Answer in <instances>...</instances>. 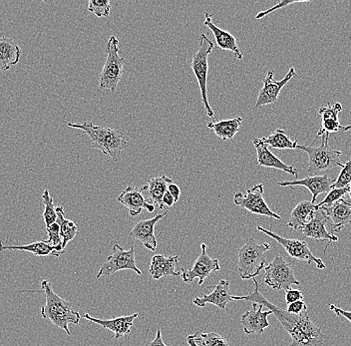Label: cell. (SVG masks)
Returning <instances> with one entry per match:
<instances>
[{"label":"cell","mask_w":351,"mask_h":346,"mask_svg":"<svg viewBox=\"0 0 351 346\" xmlns=\"http://www.w3.org/2000/svg\"><path fill=\"white\" fill-rule=\"evenodd\" d=\"M252 282L254 291L252 293L243 297L232 295V301H251L252 304H262L263 308L271 310L285 332L291 335V345L289 346H333L330 343L333 336L324 334L322 328H318L311 321L308 310L300 315L291 314L287 310L274 306L263 297L260 293V284L256 277L252 279Z\"/></svg>","instance_id":"obj_1"},{"label":"cell","mask_w":351,"mask_h":346,"mask_svg":"<svg viewBox=\"0 0 351 346\" xmlns=\"http://www.w3.org/2000/svg\"><path fill=\"white\" fill-rule=\"evenodd\" d=\"M71 128L79 129L89 136L92 148L104 155H109L114 162L120 161L123 151L129 146V140L122 132L108 127L96 126L86 122L83 124L68 123Z\"/></svg>","instance_id":"obj_2"},{"label":"cell","mask_w":351,"mask_h":346,"mask_svg":"<svg viewBox=\"0 0 351 346\" xmlns=\"http://www.w3.org/2000/svg\"><path fill=\"white\" fill-rule=\"evenodd\" d=\"M41 288L45 295V304L41 308L43 319L51 321L53 325L64 330L68 335L71 334L69 324L80 323V314L74 310L71 302L65 301L55 293L51 282L43 280Z\"/></svg>","instance_id":"obj_3"},{"label":"cell","mask_w":351,"mask_h":346,"mask_svg":"<svg viewBox=\"0 0 351 346\" xmlns=\"http://www.w3.org/2000/svg\"><path fill=\"white\" fill-rule=\"evenodd\" d=\"M271 249L267 243L258 244L254 238L247 242L238 251V271L241 280H252L258 277L265 269V254Z\"/></svg>","instance_id":"obj_4"},{"label":"cell","mask_w":351,"mask_h":346,"mask_svg":"<svg viewBox=\"0 0 351 346\" xmlns=\"http://www.w3.org/2000/svg\"><path fill=\"white\" fill-rule=\"evenodd\" d=\"M322 145L319 147L298 145V150L304 151L308 155V166H307V177L318 176L320 172L340 167V156L341 151L330 149L328 144L329 134L322 136Z\"/></svg>","instance_id":"obj_5"},{"label":"cell","mask_w":351,"mask_h":346,"mask_svg":"<svg viewBox=\"0 0 351 346\" xmlns=\"http://www.w3.org/2000/svg\"><path fill=\"white\" fill-rule=\"evenodd\" d=\"M214 43L208 39L206 34L199 35V50L193 55L192 68L195 76H196L199 89H201L202 102L205 107L206 113L210 118H214L215 112L210 107L208 99V56L214 49Z\"/></svg>","instance_id":"obj_6"},{"label":"cell","mask_w":351,"mask_h":346,"mask_svg":"<svg viewBox=\"0 0 351 346\" xmlns=\"http://www.w3.org/2000/svg\"><path fill=\"white\" fill-rule=\"evenodd\" d=\"M125 58L120 54L119 40L111 36L107 45V58L100 76V88L115 92L124 73Z\"/></svg>","instance_id":"obj_7"},{"label":"cell","mask_w":351,"mask_h":346,"mask_svg":"<svg viewBox=\"0 0 351 346\" xmlns=\"http://www.w3.org/2000/svg\"><path fill=\"white\" fill-rule=\"evenodd\" d=\"M265 284L274 291L291 290V286H300L295 271L291 264L285 262L280 255L276 256L273 262L265 267Z\"/></svg>","instance_id":"obj_8"},{"label":"cell","mask_w":351,"mask_h":346,"mask_svg":"<svg viewBox=\"0 0 351 346\" xmlns=\"http://www.w3.org/2000/svg\"><path fill=\"white\" fill-rule=\"evenodd\" d=\"M256 229H258V231L265 234V235L271 236L273 240L278 243L280 246L284 247L285 251H287L289 257L302 260V262H306V264H315V267H317L318 269H324L326 268L324 260L313 255V251L309 249L308 245H307L306 240H298V238L291 240V238H282V236L274 234V232H271V230L265 229V227H260V225H258Z\"/></svg>","instance_id":"obj_9"},{"label":"cell","mask_w":351,"mask_h":346,"mask_svg":"<svg viewBox=\"0 0 351 346\" xmlns=\"http://www.w3.org/2000/svg\"><path fill=\"white\" fill-rule=\"evenodd\" d=\"M120 271H133L138 275H142V271L136 266L134 244H132L129 251H125L119 245H115L113 247V253L107 258L106 262L99 269L97 279L101 277H109Z\"/></svg>","instance_id":"obj_10"},{"label":"cell","mask_w":351,"mask_h":346,"mask_svg":"<svg viewBox=\"0 0 351 346\" xmlns=\"http://www.w3.org/2000/svg\"><path fill=\"white\" fill-rule=\"evenodd\" d=\"M234 203L239 207L247 210L254 214L269 217V218L280 220V214L271 211L267 206V201L263 198V185L258 184L247 190V194L239 192L234 194Z\"/></svg>","instance_id":"obj_11"},{"label":"cell","mask_w":351,"mask_h":346,"mask_svg":"<svg viewBox=\"0 0 351 346\" xmlns=\"http://www.w3.org/2000/svg\"><path fill=\"white\" fill-rule=\"evenodd\" d=\"M202 253L195 262L194 267L191 269H181L182 280L186 284H191L195 280H199V286H202L213 273L221 269L219 260L212 258L207 253V245H201Z\"/></svg>","instance_id":"obj_12"},{"label":"cell","mask_w":351,"mask_h":346,"mask_svg":"<svg viewBox=\"0 0 351 346\" xmlns=\"http://www.w3.org/2000/svg\"><path fill=\"white\" fill-rule=\"evenodd\" d=\"M273 70L267 72V76L263 79V87L260 90L258 100L256 103V108L265 106V105L276 104L282 88L291 80V79L298 77L295 69L291 67L287 72V75L282 80L276 81L274 77Z\"/></svg>","instance_id":"obj_13"},{"label":"cell","mask_w":351,"mask_h":346,"mask_svg":"<svg viewBox=\"0 0 351 346\" xmlns=\"http://www.w3.org/2000/svg\"><path fill=\"white\" fill-rule=\"evenodd\" d=\"M117 200L128 209L132 217L139 216L144 209L150 212L155 211L156 206L149 203L145 197L144 188L129 186L121 193Z\"/></svg>","instance_id":"obj_14"},{"label":"cell","mask_w":351,"mask_h":346,"mask_svg":"<svg viewBox=\"0 0 351 346\" xmlns=\"http://www.w3.org/2000/svg\"><path fill=\"white\" fill-rule=\"evenodd\" d=\"M335 179L330 178L328 175L322 176L306 177L302 180H295V181L278 182V185L280 187H306L313 195V201L315 203L317 197L322 194L330 192L335 185Z\"/></svg>","instance_id":"obj_15"},{"label":"cell","mask_w":351,"mask_h":346,"mask_svg":"<svg viewBox=\"0 0 351 346\" xmlns=\"http://www.w3.org/2000/svg\"><path fill=\"white\" fill-rule=\"evenodd\" d=\"M167 214L168 212H165L163 214H157L150 220L139 221L132 229L129 236L133 240H140L143 246L149 251H155L158 247V240L155 236V225Z\"/></svg>","instance_id":"obj_16"},{"label":"cell","mask_w":351,"mask_h":346,"mask_svg":"<svg viewBox=\"0 0 351 346\" xmlns=\"http://www.w3.org/2000/svg\"><path fill=\"white\" fill-rule=\"evenodd\" d=\"M328 222V219L326 212L319 208L318 211L315 212L313 220L306 223L304 227H302L300 232L302 235L306 236V238L320 240V242H328V246H329L330 243L337 242L339 238L333 234L329 233L328 229H326Z\"/></svg>","instance_id":"obj_17"},{"label":"cell","mask_w":351,"mask_h":346,"mask_svg":"<svg viewBox=\"0 0 351 346\" xmlns=\"http://www.w3.org/2000/svg\"><path fill=\"white\" fill-rule=\"evenodd\" d=\"M252 308L254 310H249L241 315V323L243 325V332L247 335L252 334L262 335L265 328H269L267 317L273 313L269 310L267 312H263L262 304L258 306V304H252Z\"/></svg>","instance_id":"obj_18"},{"label":"cell","mask_w":351,"mask_h":346,"mask_svg":"<svg viewBox=\"0 0 351 346\" xmlns=\"http://www.w3.org/2000/svg\"><path fill=\"white\" fill-rule=\"evenodd\" d=\"M254 148L256 150V156H258V165L261 167L274 168L276 170L284 171L287 174L298 177V171L293 166H289L284 163L282 160L274 156L273 153L269 149L267 144L263 143L261 138L252 140Z\"/></svg>","instance_id":"obj_19"},{"label":"cell","mask_w":351,"mask_h":346,"mask_svg":"<svg viewBox=\"0 0 351 346\" xmlns=\"http://www.w3.org/2000/svg\"><path fill=\"white\" fill-rule=\"evenodd\" d=\"M232 293L230 290V282L227 280H219L218 284L215 286L213 293L204 295L203 297H196L193 299V304L199 308H205L208 304L218 306L219 310L226 312L227 306L232 301Z\"/></svg>","instance_id":"obj_20"},{"label":"cell","mask_w":351,"mask_h":346,"mask_svg":"<svg viewBox=\"0 0 351 346\" xmlns=\"http://www.w3.org/2000/svg\"><path fill=\"white\" fill-rule=\"evenodd\" d=\"M139 317V313L126 315V317H120L113 319H99L91 315L85 313L84 317L87 321L101 325V328L108 330L113 332L114 338L119 339L131 332V328H133L134 321Z\"/></svg>","instance_id":"obj_21"},{"label":"cell","mask_w":351,"mask_h":346,"mask_svg":"<svg viewBox=\"0 0 351 346\" xmlns=\"http://www.w3.org/2000/svg\"><path fill=\"white\" fill-rule=\"evenodd\" d=\"M326 212L328 221L331 222L332 232H341V230L348 223H351V203L350 201L339 200L328 207H320Z\"/></svg>","instance_id":"obj_22"},{"label":"cell","mask_w":351,"mask_h":346,"mask_svg":"<svg viewBox=\"0 0 351 346\" xmlns=\"http://www.w3.org/2000/svg\"><path fill=\"white\" fill-rule=\"evenodd\" d=\"M204 25L208 28L214 34L219 49L232 51L239 60L243 59V53H241L240 48H239L237 39L234 38V35L230 34L227 30L221 29L216 24H214L212 21V15L208 12H205Z\"/></svg>","instance_id":"obj_23"},{"label":"cell","mask_w":351,"mask_h":346,"mask_svg":"<svg viewBox=\"0 0 351 346\" xmlns=\"http://www.w3.org/2000/svg\"><path fill=\"white\" fill-rule=\"evenodd\" d=\"M179 260L178 256H171V257H165L164 255L154 256L151 260L149 273L156 280L167 277H179L181 273L176 271V267L179 264Z\"/></svg>","instance_id":"obj_24"},{"label":"cell","mask_w":351,"mask_h":346,"mask_svg":"<svg viewBox=\"0 0 351 346\" xmlns=\"http://www.w3.org/2000/svg\"><path fill=\"white\" fill-rule=\"evenodd\" d=\"M21 48L12 38L0 37V71H8L21 61Z\"/></svg>","instance_id":"obj_25"},{"label":"cell","mask_w":351,"mask_h":346,"mask_svg":"<svg viewBox=\"0 0 351 346\" xmlns=\"http://www.w3.org/2000/svg\"><path fill=\"white\" fill-rule=\"evenodd\" d=\"M318 211L317 205L311 201H302L298 203L291 211L287 227L300 232L302 227L311 222Z\"/></svg>","instance_id":"obj_26"},{"label":"cell","mask_w":351,"mask_h":346,"mask_svg":"<svg viewBox=\"0 0 351 346\" xmlns=\"http://www.w3.org/2000/svg\"><path fill=\"white\" fill-rule=\"evenodd\" d=\"M173 180L167 176L154 177L149 180L148 184L144 186V194L149 203L158 206L160 210L164 209L163 200L164 195L168 190L170 184L173 183Z\"/></svg>","instance_id":"obj_27"},{"label":"cell","mask_w":351,"mask_h":346,"mask_svg":"<svg viewBox=\"0 0 351 346\" xmlns=\"http://www.w3.org/2000/svg\"><path fill=\"white\" fill-rule=\"evenodd\" d=\"M11 249L28 251V253L37 256V257H48V256H52V257L58 258L61 256L60 254L57 253L53 246L48 244L45 240L32 243V244L26 245V246H14V245L8 246V245L2 244V242H0V251H11Z\"/></svg>","instance_id":"obj_28"},{"label":"cell","mask_w":351,"mask_h":346,"mask_svg":"<svg viewBox=\"0 0 351 346\" xmlns=\"http://www.w3.org/2000/svg\"><path fill=\"white\" fill-rule=\"evenodd\" d=\"M243 124V118L234 117L232 119L221 120L219 122H210L207 125L208 128L214 131L215 134L223 141L234 139L237 133L240 131Z\"/></svg>","instance_id":"obj_29"},{"label":"cell","mask_w":351,"mask_h":346,"mask_svg":"<svg viewBox=\"0 0 351 346\" xmlns=\"http://www.w3.org/2000/svg\"><path fill=\"white\" fill-rule=\"evenodd\" d=\"M56 223H58L59 227H60V235L61 238H62L63 242L62 247L63 249H65L66 247H67L68 243L74 240V238L77 236V233H78V227H77L75 223L72 222V221L67 220V219L65 218L64 209H63L62 206L56 207Z\"/></svg>","instance_id":"obj_30"},{"label":"cell","mask_w":351,"mask_h":346,"mask_svg":"<svg viewBox=\"0 0 351 346\" xmlns=\"http://www.w3.org/2000/svg\"><path fill=\"white\" fill-rule=\"evenodd\" d=\"M261 140L267 146L274 149H280V150H285V149L295 150L298 145V140H295V141L291 140L284 129H278L269 137H263L261 138Z\"/></svg>","instance_id":"obj_31"},{"label":"cell","mask_w":351,"mask_h":346,"mask_svg":"<svg viewBox=\"0 0 351 346\" xmlns=\"http://www.w3.org/2000/svg\"><path fill=\"white\" fill-rule=\"evenodd\" d=\"M194 341L201 346H230L227 339L216 332H197L193 334Z\"/></svg>","instance_id":"obj_32"},{"label":"cell","mask_w":351,"mask_h":346,"mask_svg":"<svg viewBox=\"0 0 351 346\" xmlns=\"http://www.w3.org/2000/svg\"><path fill=\"white\" fill-rule=\"evenodd\" d=\"M44 203L43 220L46 227H49L57 221L56 207L54 206L53 198L50 196L49 190H45L43 192V197Z\"/></svg>","instance_id":"obj_33"},{"label":"cell","mask_w":351,"mask_h":346,"mask_svg":"<svg viewBox=\"0 0 351 346\" xmlns=\"http://www.w3.org/2000/svg\"><path fill=\"white\" fill-rule=\"evenodd\" d=\"M46 231H47L48 238L45 242L53 246L57 253L63 255L65 253V249L62 247V238H61L60 227L58 223H55L49 227H46Z\"/></svg>","instance_id":"obj_34"},{"label":"cell","mask_w":351,"mask_h":346,"mask_svg":"<svg viewBox=\"0 0 351 346\" xmlns=\"http://www.w3.org/2000/svg\"><path fill=\"white\" fill-rule=\"evenodd\" d=\"M87 10L99 18L108 17L111 12V3L109 0H90Z\"/></svg>","instance_id":"obj_35"},{"label":"cell","mask_w":351,"mask_h":346,"mask_svg":"<svg viewBox=\"0 0 351 346\" xmlns=\"http://www.w3.org/2000/svg\"><path fill=\"white\" fill-rule=\"evenodd\" d=\"M341 170L339 177L335 179V185L332 189H342V188L348 187L351 183V159L348 160L346 163L342 164L340 166Z\"/></svg>","instance_id":"obj_36"},{"label":"cell","mask_w":351,"mask_h":346,"mask_svg":"<svg viewBox=\"0 0 351 346\" xmlns=\"http://www.w3.org/2000/svg\"><path fill=\"white\" fill-rule=\"evenodd\" d=\"M348 192H350V186L346 188H342V189L331 190L330 192L328 193V196L324 199V201L317 203L318 209H319L320 207H328V206H331L332 203H337V201L343 199V197L346 196V194H348Z\"/></svg>","instance_id":"obj_37"},{"label":"cell","mask_w":351,"mask_h":346,"mask_svg":"<svg viewBox=\"0 0 351 346\" xmlns=\"http://www.w3.org/2000/svg\"><path fill=\"white\" fill-rule=\"evenodd\" d=\"M341 111L342 106L339 102H337L335 104L328 103V106L320 107L318 109V114L322 117V120H339V115Z\"/></svg>","instance_id":"obj_38"},{"label":"cell","mask_w":351,"mask_h":346,"mask_svg":"<svg viewBox=\"0 0 351 346\" xmlns=\"http://www.w3.org/2000/svg\"><path fill=\"white\" fill-rule=\"evenodd\" d=\"M306 2H309V0H293V1L280 0L278 4H276V5L273 6L271 8H269V10H265V12L258 13V14H256V19L263 18V17L269 15V13L274 12L276 10H282V8H287V6L293 5V4L306 3Z\"/></svg>","instance_id":"obj_39"},{"label":"cell","mask_w":351,"mask_h":346,"mask_svg":"<svg viewBox=\"0 0 351 346\" xmlns=\"http://www.w3.org/2000/svg\"><path fill=\"white\" fill-rule=\"evenodd\" d=\"M308 310L306 301H300L293 302V304H287V312L291 314L300 315Z\"/></svg>","instance_id":"obj_40"},{"label":"cell","mask_w":351,"mask_h":346,"mask_svg":"<svg viewBox=\"0 0 351 346\" xmlns=\"http://www.w3.org/2000/svg\"><path fill=\"white\" fill-rule=\"evenodd\" d=\"M304 293L300 290H291L285 291V302L287 304H293L295 301H304Z\"/></svg>","instance_id":"obj_41"},{"label":"cell","mask_w":351,"mask_h":346,"mask_svg":"<svg viewBox=\"0 0 351 346\" xmlns=\"http://www.w3.org/2000/svg\"><path fill=\"white\" fill-rule=\"evenodd\" d=\"M329 310L331 312L335 313L339 317H343V319H348V321L351 323V312H348V310H342V308H337L335 304H330L329 306Z\"/></svg>","instance_id":"obj_42"},{"label":"cell","mask_w":351,"mask_h":346,"mask_svg":"<svg viewBox=\"0 0 351 346\" xmlns=\"http://www.w3.org/2000/svg\"><path fill=\"white\" fill-rule=\"evenodd\" d=\"M147 346H172L166 345L164 343L163 338H162L161 330H158L157 334H156L155 339L153 341H148Z\"/></svg>","instance_id":"obj_43"},{"label":"cell","mask_w":351,"mask_h":346,"mask_svg":"<svg viewBox=\"0 0 351 346\" xmlns=\"http://www.w3.org/2000/svg\"><path fill=\"white\" fill-rule=\"evenodd\" d=\"M168 192H170V194L174 197L175 201L177 203V201H179L180 196H181V189L178 187V185H176L174 182L169 185Z\"/></svg>","instance_id":"obj_44"},{"label":"cell","mask_w":351,"mask_h":346,"mask_svg":"<svg viewBox=\"0 0 351 346\" xmlns=\"http://www.w3.org/2000/svg\"><path fill=\"white\" fill-rule=\"evenodd\" d=\"M162 203H163V206H167V207H172V206L176 203L174 197L170 194V192L167 190L166 194L164 195Z\"/></svg>","instance_id":"obj_45"},{"label":"cell","mask_w":351,"mask_h":346,"mask_svg":"<svg viewBox=\"0 0 351 346\" xmlns=\"http://www.w3.org/2000/svg\"><path fill=\"white\" fill-rule=\"evenodd\" d=\"M186 343H188L189 346H201L197 345L196 341H194V337H193V334L188 335V336H186Z\"/></svg>","instance_id":"obj_46"},{"label":"cell","mask_w":351,"mask_h":346,"mask_svg":"<svg viewBox=\"0 0 351 346\" xmlns=\"http://www.w3.org/2000/svg\"><path fill=\"white\" fill-rule=\"evenodd\" d=\"M351 130V124L348 125V126L343 127V129H342V131L343 132H348V131Z\"/></svg>","instance_id":"obj_47"},{"label":"cell","mask_w":351,"mask_h":346,"mask_svg":"<svg viewBox=\"0 0 351 346\" xmlns=\"http://www.w3.org/2000/svg\"><path fill=\"white\" fill-rule=\"evenodd\" d=\"M348 196H350V198L351 199V183L350 185V192H348Z\"/></svg>","instance_id":"obj_48"}]
</instances>
